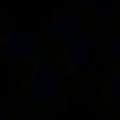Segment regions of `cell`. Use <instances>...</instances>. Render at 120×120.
Returning <instances> with one entry per match:
<instances>
[{
	"mask_svg": "<svg viewBox=\"0 0 120 120\" xmlns=\"http://www.w3.org/2000/svg\"><path fill=\"white\" fill-rule=\"evenodd\" d=\"M111 0H80V3L90 12H100L107 8Z\"/></svg>",
	"mask_w": 120,
	"mask_h": 120,
	"instance_id": "obj_7",
	"label": "cell"
},
{
	"mask_svg": "<svg viewBox=\"0 0 120 120\" xmlns=\"http://www.w3.org/2000/svg\"><path fill=\"white\" fill-rule=\"evenodd\" d=\"M20 84L28 96L40 104H52L60 98L61 86L55 71L40 61H26L20 68Z\"/></svg>",
	"mask_w": 120,
	"mask_h": 120,
	"instance_id": "obj_1",
	"label": "cell"
},
{
	"mask_svg": "<svg viewBox=\"0 0 120 120\" xmlns=\"http://www.w3.org/2000/svg\"><path fill=\"white\" fill-rule=\"evenodd\" d=\"M113 8H115V12L117 13V16L120 17V0H113Z\"/></svg>",
	"mask_w": 120,
	"mask_h": 120,
	"instance_id": "obj_8",
	"label": "cell"
},
{
	"mask_svg": "<svg viewBox=\"0 0 120 120\" xmlns=\"http://www.w3.org/2000/svg\"><path fill=\"white\" fill-rule=\"evenodd\" d=\"M104 59L109 63L120 64V30L112 31L108 35L103 48Z\"/></svg>",
	"mask_w": 120,
	"mask_h": 120,
	"instance_id": "obj_5",
	"label": "cell"
},
{
	"mask_svg": "<svg viewBox=\"0 0 120 120\" xmlns=\"http://www.w3.org/2000/svg\"><path fill=\"white\" fill-rule=\"evenodd\" d=\"M1 45L8 56L28 57L38 51L39 38L26 27L9 26L1 35Z\"/></svg>",
	"mask_w": 120,
	"mask_h": 120,
	"instance_id": "obj_3",
	"label": "cell"
},
{
	"mask_svg": "<svg viewBox=\"0 0 120 120\" xmlns=\"http://www.w3.org/2000/svg\"><path fill=\"white\" fill-rule=\"evenodd\" d=\"M104 98L111 101H120V67L109 75L103 88Z\"/></svg>",
	"mask_w": 120,
	"mask_h": 120,
	"instance_id": "obj_6",
	"label": "cell"
},
{
	"mask_svg": "<svg viewBox=\"0 0 120 120\" xmlns=\"http://www.w3.org/2000/svg\"><path fill=\"white\" fill-rule=\"evenodd\" d=\"M87 17L77 11H60L49 19L48 31L56 41H71L82 35Z\"/></svg>",
	"mask_w": 120,
	"mask_h": 120,
	"instance_id": "obj_4",
	"label": "cell"
},
{
	"mask_svg": "<svg viewBox=\"0 0 120 120\" xmlns=\"http://www.w3.org/2000/svg\"><path fill=\"white\" fill-rule=\"evenodd\" d=\"M94 61L95 47L88 34L79 35L67 43L63 51V63L67 73L76 75L86 72L94 65Z\"/></svg>",
	"mask_w": 120,
	"mask_h": 120,
	"instance_id": "obj_2",
	"label": "cell"
}]
</instances>
